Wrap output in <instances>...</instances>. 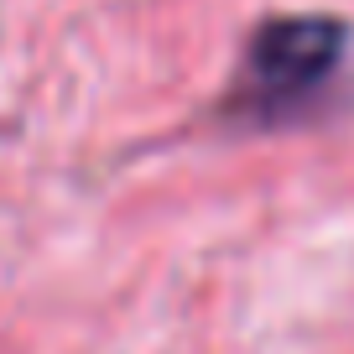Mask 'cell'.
I'll use <instances>...</instances> for the list:
<instances>
[{"label":"cell","instance_id":"1","mask_svg":"<svg viewBox=\"0 0 354 354\" xmlns=\"http://www.w3.org/2000/svg\"><path fill=\"white\" fill-rule=\"evenodd\" d=\"M354 78V32L339 16H266L240 47L219 115L240 131H297L339 110Z\"/></svg>","mask_w":354,"mask_h":354}]
</instances>
